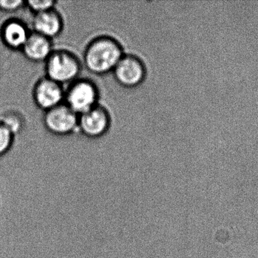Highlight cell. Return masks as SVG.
<instances>
[{
    "label": "cell",
    "instance_id": "1",
    "mask_svg": "<svg viewBox=\"0 0 258 258\" xmlns=\"http://www.w3.org/2000/svg\"><path fill=\"white\" fill-rule=\"evenodd\" d=\"M124 54L123 46L117 39L101 35L93 38L86 46L83 60L89 72L102 76L112 73Z\"/></svg>",
    "mask_w": 258,
    "mask_h": 258
},
{
    "label": "cell",
    "instance_id": "2",
    "mask_svg": "<svg viewBox=\"0 0 258 258\" xmlns=\"http://www.w3.org/2000/svg\"><path fill=\"white\" fill-rule=\"evenodd\" d=\"M82 63L80 58L67 49H54L45 61L46 77L64 86L80 78Z\"/></svg>",
    "mask_w": 258,
    "mask_h": 258
},
{
    "label": "cell",
    "instance_id": "3",
    "mask_svg": "<svg viewBox=\"0 0 258 258\" xmlns=\"http://www.w3.org/2000/svg\"><path fill=\"white\" fill-rule=\"evenodd\" d=\"M99 87L88 78H78L66 90L64 102L77 114H84L99 105Z\"/></svg>",
    "mask_w": 258,
    "mask_h": 258
},
{
    "label": "cell",
    "instance_id": "4",
    "mask_svg": "<svg viewBox=\"0 0 258 258\" xmlns=\"http://www.w3.org/2000/svg\"><path fill=\"white\" fill-rule=\"evenodd\" d=\"M116 82L133 89L141 85L146 78L147 69L143 60L134 54H124L112 72Z\"/></svg>",
    "mask_w": 258,
    "mask_h": 258
},
{
    "label": "cell",
    "instance_id": "5",
    "mask_svg": "<svg viewBox=\"0 0 258 258\" xmlns=\"http://www.w3.org/2000/svg\"><path fill=\"white\" fill-rule=\"evenodd\" d=\"M78 118L79 115L63 103L45 111L43 123L48 132L64 137L78 131Z\"/></svg>",
    "mask_w": 258,
    "mask_h": 258
},
{
    "label": "cell",
    "instance_id": "6",
    "mask_svg": "<svg viewBox=\"0 0 258 258\" xmlns=\"http://www.w3.org/2000/svg\"><path fill=\"white\" fill-rule=\"evenodd\" d=\"M111 117L105 107L96 105L78 118V131L84 137L90 139H98L105 136L109 131Z\"/></svg>",
    "mask_w": 258,
    "mask_h": 258
},
{
    "label": "cell",
    "instance_id": "7",
    "mask_svg": "<svg viewBox=\"0 0 258 258\" xmlns=\"http://www.w3.org/2000/svg\"><path fill=\"white\" fill-rule=\"evenodd\" d=\"M64 94L62 85L46 76L36 82L32 91L34 103L44 112L64 103Z\"/></svg>",
    "mask_w": 258,
    "mask_h": 258
},
{
    "label": "cell",
    "instance_id": "8",
    "mask_svg": "<svg viewBox=\"0 0 258 258\" xmlns=\"http://www.w3.org/2000/svg\"><path fill=\"white\" fill-rule=\"evenodd\" d=\"M31 25L34 33L52 40L62 32L64 20L59 12L53 9L34 15Z\"/></svg>",
    "mask_w": 258,
    "mask_h": 258
},
{
    "label": "cell",
    "instance_id": "9",
    "mask_svg": "<svg viewBox=\"0 0 258 258\" xmlns=\"http://www.w3.org/2000/svg\"><path fill=\"white\" fill-rule=\"evenodd\" d=\"M31 34L28 25L16 19L7 21L0 30L3 43L7 48L15 51H22Z\"/></svg>",
    "mask_w": 258,
    "mask_h": 258
},
{
    "label": "cell",
    "instance_id": "10",
    "mask_svg": "<svg viewBox=\"0 0 258 258\" xmlns=\"http://www.w3.org/2000/svg\"><path fill=\"white\" fill-rule=\"evenodd\" d=\"M53 51L52 40L34 32L30 34L22 49L27 59L36 63L45 62Z\"/></svg>",
    "mask_w": 258,
    "mask_h": 258
},
{
    "label": "cell",
    "instance_id": "11",
    "mask_svg": "<svg viewBox=\"0 0 258 258\" xmlns=\"http://www.w3.org/2000/svg\"><path fill=\"white\" fill-rule=\"evenodd\" d=\"M0 120L14 136L21 134L26 126L25 116L17 110H9L3 115Z\"/></svg>",
    "mask_w": 258,
    "mask_h": 258
},
{
    "label": "cell",
    "instance_id": "12",
    "mask_svg": "<svg viewBox=\"0 0 258 258\" xmlns=\"http://www.w3.org/2000/svg\"><path fill=\"white\" fill-rule=\"evenodd\" d=\"M57 2L55 0H29L25 1V7L32 13L37 15L55 9Z\"/></svg>",
    "mask_w": 258,
    "mask_h": 258
},
{
    "label": "cell",
    "instance_id": "13",
    "mask_svg": "<svg viewBox=\"0 0 258 258\" xmlns=\"http://www.w3.org/2000/svg\"><path fill=\"white\" fill-rule=\"evenodd\" d=\"M15 136L0 120V156L7 154L14 143Z\"/></svg>",
    "mask_w": 258,
    "mask_h": 258
},
{
    "label": "cell",
    "instance_id": "14",
    "mask_svg": "<svg viewBox=\"0 0 258 258\" xmlns=\"http://www.w3.org/2000/svg\"><path fill=\"white\" fill-rule=\"evenodd\" d=\"M25 7V1L22 0H0V10L5 13H16Z\"/></svg>",
    "mask_w": 258,
    "mask_h": 258
}]
</instances>
